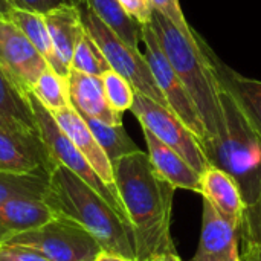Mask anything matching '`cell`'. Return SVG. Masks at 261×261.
Wrapping results in <instances>:
<instances>
[{
    "mask_svg": "<svg viewBox=\"0 0 261 261\" xmlns=\"http://www.w3.org/2000/svg\"><path fill=\"white\" fill-rule=\"evenodd\" d=\"M239 240V231L203 199L199 246L190 261H242Z\"/></svg>",
    "mask_w": 261,
    "mask_h": 261,
    "instance_id": "4fadbf2b",
    "label": "cell"
},
{
    "mask_svg": "<svg viewBox=\"0 0 261 261\" xmlns=\"http://www.w3.org/2000/svg\"><path fill=\"white\" fill-rule=\"evenodd\" d=\"M54 165L40 136H23L0 128V170L49 174Z\"/></svg>",
    "mask_w": 261,
    "mask_h": 261,
    "instance_id": "5bb4252c",
    "label": "cell"
},
{
    "mask_svg": "<svg viewBox=\"0 0 261 261\" xmlns=\"http://www.w3.org/2000/svg\"><path fill=\"white\" fill-rule=\"evenodd\" d=\"M194 37L211 67L219 87L232 98L245 118L261 136V81L243 76L229 67L196 29Z\"/></svg>",
    "mask_w": 261,
    "mask_h": 261,
    "instance_id": "8fae6325",
    "label": "cell"
},
{
    "mask_svg": "<svg viewBox=\"0 0 261 261\" xmlns=\"http://www.w3.org/2000/svg\"><path fill=\"white\" fill-rule=\"evenodd\" d=\"M112 165L118 196L133 232L138 261L161 252H176L170 231L176 188L159 176L148 154L141 150Z\"/></svg>",
    "mask_w": 261,
    "mask_h": 261,
    "instance_id": "6da1fadb",
    "label": "cell"
},
{
    "mask_svg": "<svg viewBox=\"0 0 261 261\" xmlns=\"http://www.w3.org/2000/svg\"><path fill=\"white\" fill-rule=\"evenodd\" d=\"M0 18L8 20L12 24H15L26 35V38L35 46V49L43 55V58L47 61L49 67L54 69L61 76L67 78L69 70L60 63V60L55 55L52 38H50V34H49V29H47L43 14L17 9V8H9L8 11L3 12V15Z\"/></svg>",
    "mask_w": 261,
    "mask_h": 261,
    "instance_id": "44dd1931",
    "label": "cell"
},
{
    "mask_svg": "<svg viewBox=\"0 0 261 261\" xmlns=\"http://www.w3.org/2000/svg\"><path fill=\"white\" fill-rule=\"evenodd\" d=\"M199 194L214 206L222 219H225L239 231L246 203L243 200L240 187L226 171L210 165L200 174Z\"/></svg>",
    "mask_w": 261,
    "mask_h": 261,
    "instance_id": "2e32d148",
    "label": "cell"
},
{
    "mask_svg": "<svg viewBox=\"0 0 261 261\" xmlns=\"http://www.w3.org/2000/svg\"><path fill=\"white\" fill-rule=\"evenodd\" d=\"M67 86L70 104L83 118H93L112 125L122 124V115L113 110L106 98L101 76L70 69L67 75Z\"/></svg>",
    "mask_w": 261,
    "mask_h": 261,
    "instance_id": "9a60e30c",
    "label": "cell"
},
{
    "mask_svg": "<svg viewBox=\"0 0 261 261\" xmlns=\"http://www.w3.org/2000/svg\"><path fill=\"white\" fill-rule=\"evenodd\" d=\"M151 5L156 11H159L168 20H171L185 35H188L191 38L194 37V29L188 24V21L180 9L179 0H151Z\"/></svg>",
    "mask_w": 261,
    "mask_h": 261,
    "instance_id": "f546056e",
    "label": "cell"
},
{
    "mask_svg": "<svg viewBox=\"0 0 261 261\" xmlns=\"http://www.w3.org/2000/svg\"><path fill=\"white\" fill-rule=\"evenodd\" d=\"M95 261H138V260L127 258V257H122V255H118V254H112V252L101 251V252H99V255L96 257V260Z\"/></svg>",
    "mask_w": 261,
    "mask_h": 261,
    "instance_id": "836d02e7",
    "label": "cell"
},
{
    "mask_svg": "<svg viewBox=\"0 0 261 261\" xmlns=\"http://www.w3.org/2000/svg\"><path fill=\"white\" fill-rule=\"evenodd\" d=\"M101 80H102L106 98L109 104L112 106V109L121 115L125 110H130L135 101V95H136V90L133 89V86L124 76H121L112 69L106 72L101 76Z\"/></svg>",
    "mask_w": 261,
    "mask_h": 261,
    "instance_id": "4316f807",
    "label": "cell"
},
{
    "mask_svg": "<svg viewBox=\"0 0 261 261\" xmlns=\"http://www.w3.org/2000/svg\"><path fill=\"white\" fill-rule=\"evenodd\" d=\"M121 40L138 49L142 41V26L135 21L121 6L119 0H83Z\"/></svg>",
    "mask_w": 261,
    "mask_h": 261,
    "instance_id": "7402d4cb",
    "label": "cell"
},
{
    "mask_svg": "<svg viewBox=\"0 0 261 261\" xmlns=\"http://www.w3.org/2000/svg\"><path fill=\"white\" fill-rule=\"evenodd\" d=\"M83 0H0V17L9 8L47 14L63 6H80Z\"/></svg>",
    "mask_w": 261,
    "mask_h": 261,
    "instance_id": "f1b7e54d",
    "label": "cell"
},
{
    "mask_svg": "<svg viewBox=\"0 0 261 261\" xmlns=\"http://www.w3.org/2000/svg\"><path fill=\"white\" fill-rule=\"evenodd\" d=\"M119 3L124 11L141 26L148 24L151 21V15L154 11L151 0H119Z\"/></svg>",
    "mask_w": 261,
    "mask_h": 261,
    "instance_id": "4dcf8cb0",
    "label": "cell"
},
{
    "mask_svg": "<svg viewBox=\"0 0 261 261\" xmlns=\"http://www.w3.org/2000/svg\"><path fill=\"white\" fill-rule=\"evenodd\" d=\"M32 93L52 113L72 106L69 96L67 78L61 76L50 67H47L40 75L35 86L32 87Z\"/></svg>",
    "mask_w": 261,
    "mask_h": 261,
    "instance_id": "d4e9b609",
    "label": "cell"
},
{
    "mask_svg": "<svg viewBox=\"0 0 261 261\" xmlns=\"http://www.w3.org/2000/svg\"><path fill=\"white\" fill-rule=\"evenodd\" d=\"M142 43L145 46V58L154 76V81L167 101L168 109L182 119V122L197 136L200 144L206 139V130L202 122V118L197 112L194 101L191 99L184 83L171 67L165 54L162 52L156 35L150 24L142 26Z\"/></svg>",
    "mask_w": 261,
    "mask_h": 261,
    "instance_id": "9c48e42d",
    "label": "cell"
},
{
    "mask_svg": "<svg viewBox=\"0 0 261 261\" xmlns=\"http://www.w3.org/2000/svg\"><path fill=\"white\" fill-rule=\"evenodd\" d=\"M144 138L148 150L147 154L161 177L170 182L176 190L180 188V190L200 193L199 171H196L179 153H176L173 148L161 142L148 130H144Z\"/></svg>",
    "mask_w": 261,
    "mask_h": 261,
    "instance_id": "ac0fdd59",
    "label": "cell"
},
{
    "mask_svg": "<svg viewBox=\"0 0 261 261\" xmlns=\"http://www.w3.org/2000/svg\"><path fill=\"white\" fill-rule=\"evenodd\" d=\"M57 58L60 63L70 70V61L75 52V47L86 32L81 12L78 6H63L54 9L47 14H43Z\"/></svg>",
    "mask_w": 261,
    "mask_h": 261,
    "instance_id": "ffe728a7",
    "label": "cell"
},
{
    "mask_svg": "<svg viewBox=\"0 0 261 261\" xmlns=\"http://www.w3.org/2000/svg\"><path fill=\"white\" fill-rule=\"evenodd\" d=\"M70 69L81 72V73L93 75V76H102L106 72L110 70V66L104 54L101 52L98 44L90 38L87 32L83 34V37L80 38L75 47V52L70 61Z\"/></svg>",
    "mask_w": 261,
    "mask_h": 261,
    "instance_id": "484cf974",
    "label": "cell"
},
{
    "mask_svg": "<svg viewBox=\"0 0 261 261\" xmlns=\"http://www.w3.org/2000/svg\"><path fill=\"white\" fill-rule=\"evenodd\" d=\"M78 8L86 32L98 44L110 69L124 76L138 93H142L153 101L168 107L154 81L145 55H142L139 49H135L128 46L124 40H121L99 17H96L90 11V8L84 2H81Z\"/></svg>",
    "mask_w": 261,
    "mask_h": 261,
    "instance_id": "5b68a950",
    "label": "cell"
},
{
    "mask_svg": "<svg viewBox=\"0 0 261 261\" xmlns=\"http://www.w3.org/2000/svg\"><path fill=\"white\" fill-rule=\"evenodd\" d=\"M28 96H29V101H31L32 110H34V116H35V121L38 125L40 138H41L43 144L46 145L47 153H49L50 159L54 161V164L63 165L67 170H70L73 174H76L81 180H84L89 187H92L109 205H112L121 217H124L127 220L122 202L107 188V185L101 180V177L96 174V171L92 168V165L87 162V159L73 145V142L67 138V135L60 128V125L57 124L50 110H47L37 99V96L32 92H29ZM127 223H128V220H127Z\"/></svg>",
    "mask_w": 261,
    "mask_h": 261,
    "instance_id": "8992f818",
    "label": "cell"
},
{
    "mask_svg": "<svg viewBox=\"0 0 261 261\" xmlns=\"http://www.w3.org/2000/svg\"><path fill=\"white\" fill-rule=\"evenodd\" d=\"M0 67L20 90L28 93L49 64L15 24L0 18Z\"/></svg>",
    "mask_w": 261,
    "mask_h": 261,
    "instance_id": "30bf717a",
    "label": "cell"
},
{
    "mask_svg": "<svg viewBox=\"0 0 261 261\" xmlns=\"http://www.w3.org/2000/svg\"><path fill=\"white\" fill-rule=\"evenodd\" d=\"M89 128L92 130L95 139L110 159V162H115L127 154L139 151V147L133 142V139L125 132L124 125H112L106 124L102 121L93 119V118H84Z\"/></svg>",
    "mask_w": 261,
    "mask_h": 261,
    "instance_id": "cb8c5ba5",
    "label": "cell"
},
{
    "mask_svg": "<svg viewBox=\"0 0 261 261\" xmlns=\"http://www.w3.org/2000/svg\"><path fill=\"white\" fill-rule=\"evenodd\" d=\"M57 219L87 231L106 252L138 260L130 225L92 187L55 164L43 196Z\"/></svg>",
    "mask_w": 261,
    "mask_h": 261,
    "instance_id": "7a4b0ae2",
    "label": "cell"
},
{
    "mask_svg": "<svg viewBox=\"0 0 261 261\" xmlns=\"http://www.w3.org/2000/svg\"><path fill=\"white\" fill-rule=\"evenodd\" d=\"M130 110L144 130L179 153L196 171L202 174L211 165L197 136L168 107L136 92Z\"/></svg>",
    "mask_w": 261,
    "mask_h": 261,
    "instance_id": "ba28073f",
    "label": "cell"
},
{
    "mask_svg": "<svg viewBox=\"0 0 261 261\" xmlns=\"http://www.w3.org/2000/svg\"><path fill=\"white\" fill-rule=\"evenodd\" d=\"M28 93L20 90L0 67V128L23 136H40Z\"/></svg>",
    "mask_w": 261,
    "mask_h": 261,
    "instance_id": "d6986e66",
    "label": "cell"
},
{
    "mask_svg": "<svg viewBox=\"0 0 261 261\" xmlns=\"http://www.w3.org/2000/svg\"><path fill=\"white\" fill-rule=\"evenodd\" d=\"M145 261H184L177 252H161V254H156V255H151L148 260Z\"/></svg>",
    "mask_w": 261,
    "mask_h": 261,
    "instance_id": "e575fe53",
    "label": "cell"
},
{
    "mask_svg": "<svg viewBox=\"0 0 261 261\" xmlns=\"http://www.w3.org/2000/svg\"><path fill=\"white\" fill-rule=\"evenodd\" d=\"M55 214L43 199H11L0 203V245L9 239L40 228L52 220Z\"/></svg>",
    "mask_w": 261,
    "mask_h": 261,
    "instance_id": "e0dca14e",
    "label": "cell"
},
{
    "mask_svg": "<svg viewBox=\"0 0 261 261\" xmlns=\"http://www.w3.org/2000/svg\"><path fill=\"white\" fill-rule=\"evenodd\" d=\"M3 245L34 249L50 261H95L102 251L87 231L60 219L21 232Z\"/></svg>",
    "mask_w": 261,
    "mask_h": 261,
    "instance_id": "52a82bcc",
    "label": "cell"
},
{
    "mask_svg": "<svg viewBox=\"0 0 261 261\" xmlns=\"http://www.w3.org/2000/svg\"><path fill=\"white\" fill-rule=\"evenodd\" d=\"M242 261H261V243H248L242 246Z\"/></svg>",
    "mask_w": 261,
    "mask_h": 261,
    "instance_id": "d6a6232c",
    "label": "cell"
},
{
    "mask_svg": "<svg viewBox=\"0 0 261 261\" xmlns=\"http://www.w3.org/2000/svg\"><path fill=\"white\" fill-rule=\"evenodd\" d=\"M223 132L203 142L211 165L226 171L240 187L246 205L261 193V136L245 118L232 98L220 89Z\"/></svg>",
    "mask_w": 261,
    "mask_h": 261,
    "instance_id": "277c9868",
    "label": "cell"
},
{
    "mask_svg": "<svg viewBox=\"0 0 261 261\" xmlns=\"http://www.w3.org/2000/svg\"><path fill=\"white\" fill-rule=\"evenodd\" d=\"M239 237L243 245L261 243V193L252 203L246 205L239 228Z\"/></svg>",
    "mask_w": 261,
    "mask_h": 261,
    "instance_id": "83f0119b",
    "label": "cell"
},
{
    "mask_svg": "<svg viewBox=\"0 0 261 261\" xmlns=\"http://www.w3.org/2000/svg\"><path fill=\"white\" fill-rule=\"evenodd\" d=\"M52 115H54L57 124L60 125V128L67 135V138L73 142V145L87 159V162L92 165V168L96 171V174L101 177V180L119 199L116 184H115V176H113V165H112L110 159L107 158V154L104 153V150L101 148V145L98 144V141L95 139L86 119L72 106L63 109V110H58Z\"/></svg>",
    "mask_w": 261,
    "mask_h": 261,
    "instance_id": "7c38bea8",
    "label": "cell"
},
{
    "mask_svg": "<svg viewBox=\"0 0 261 261\" xmlns=\"http://www.w3.org/2000/svg\"><path fill=\"white\" fill-rule=\"evenodd\" d=\"M148 24L167 60L194 101L206 130V139L219 136L225 127L220 87L196 37L185 35L171 20L156 9Z\"/></svg>",
    "mask_w": 261,
    "mask_h": 261,
    "instance_id": "3957f363",
    "label": "cell"
},
{
    "mask_svg": "<svg viewBox=\"0 0 261 261\" xmlns=\"http://www.w3.org/2000/svg\"><path fill=\"white\" fill-rule=\"evenodd\" d=\"M0 261H50L40 252L12 245H0Z\"/></svg>",
    "mask_w": 261,
    "mask_h": 261,
    "instance_id": "1f68e13d",
    "label": "cell"
},
{
    "mask_svg": "<svg viewBox=\"0 0 261 261\" xmlns=\"http://www.w3.org/2000/svg\"><path fill=\"white\" fill-rule=\"evenodd\" d=\"M49 182V174L41 173H15L0 170V203L26 197L43 199Z\"/></svg>",
    "mask_w": 261,
    "mask_h": 261,
    "instance_id": "603a6c76",
    "label": "cell"
}]
</instances>
